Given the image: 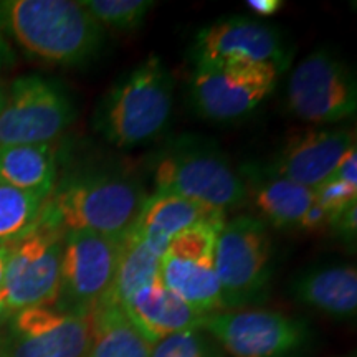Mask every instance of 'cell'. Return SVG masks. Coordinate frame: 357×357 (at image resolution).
I'll return each instance as SVG.
<instances>
[{
  "label": "cell",
  "mask_w": 357,
  "mask_h": 357,
  "mask_svg": "<svg viewBox=\"0 0 357 357\" xmlns=\"http://www.w3.org/2000/svg\"><path fill=\"white\" fill-rule=\"evenodd\" d=\"M0 32L45 63L75 66L95 56L105 29L75 0H0Z\"/></svg>",
  "instance_id": "6da1fadb"
},
{
  "label": "cell",
  "mask_w": 357,
  "mask_h": 357,
  "mask_svg": "<svg viewBox=\"0 0 357 357\" xmlns=\"http://www.w3.org/2000/svg\"><path fill=\"white\" fill-rule=\"evenodd\" d=\"M144 187L119 172H89L65 182L45 200L40 223L66 231H93L124 238L139 222Z\"/></svg>",
  "instance_id": "7a4b0ae2"
},
{
  "label": "cell",
  "mask_w": 357,
  "mask_h": 357,
  "mask_svg": "<svg viewBox=\"0 0 357 357\" xmlns=\"http://www.w3.org/2000/svg\"><path fill=\"white\" fill-rule=\"evenodd\" d=\"M176 82L158 55H149L106 93L95 129L109 144L134 147L155 139L169 123Z\"/></svg>",
  "instance_id": "3957f363"
},
{
  "label": "cell",
  "mask_w": 357,
  "mask_h": 357,
  "mask_svg": "<svg viewBox=\"0 0 357 357\" xmlns=\"http://www.w3.org/2000/svg\"><path fill=\"white\" fill-rule=\"evenodd\" d=\"M158 194L181 195L229 212L248 202L240 172L220 147L197 136H181L159 151L153 162Z\"/></svg>",
  "instance_id": "277c9868"
},
{
  "label": "cell",
  "mask_w": 357,
  "mask_h": 357,
  "mask_svg": "<svg viewBox=\"0 0 357 357\" xmlns=\"http://www.w3.org/2000/svg\"><path fill=\"white\" fill-rule=\"evenodd\" d=\"M213 263L223 311L257 300L271 276V236L266 222L253 215L225 220L217 234Z\"/></svg>",
  "instance_id": "5b68a950"
},
{
  "label": "cell",
  "mask_w": 357,
  "mask_h": 357,
  "mask_svg": "<svg viewBox=\"0 0 357 357\" xmlns=\"http://www.w3.org/2000/svg\"><path fill=\"white\" fill-rule=\"evenodd\" d=\"M124 238L66 231L56 301L61 303L60 310L91 314L98 306L111 301Z\"/></svg>",
  "instance_id": "8992f818"
},
{
  "label": "cell",
  "mask_w": 357,
  "mask_h": 357,
  "mask_svg": "<svg viewBox=\"0 0 357 357\" xmlns=\"http://www.w3.org/2000/svg\"><path fill=\"white\" fill-rule=\"evenodd\" d=\"M63 238L61 230L38 223L32 234L12 245L2 289L8 314L56 305Z\"/></svg>",
  "instance_id": "52a82bcc"
},
{
  "label": "cell",
  "mask_w": 357,
  "mask_h": 357,
  "mask_svg": "<svg viewBox=\"0 0 357 357\" xmlns=\"http://www.w3.org/2000/svg\"><path fill=\"white\" fill-rule=\"evenodd\" d=\"M73 119V102L63 88L37 75L17 78L0 108V147L52 144Z\"/></svg>",
  "instance_id": "ba28073f"
},
{
  "label": "cell",
  "mask_w": 357,
  "mask_h": 357,
  "mask_svg": "<svg viewBox=\"0 0 357 357\" xmlns=\"http://www.w3.org/2000/svg\"><path fill=\"white\" fill-rule=\"evenodd\" d=\"M287 101L289 111L306 123H341L357 109L354 75L334 53L321 48L291 71Z\"/></svg>",
  "instance_id": "9c48e42d"
},
{
  "label": "cell",
  "mask_w": 357,
  "mask_h": 357,
  "mask_svg": "<svg viewBox=\"0 0 357 357\" xmlns=\"http://www.w3.org/2000/svg\"><path fill=\"white\" fill-rule=\"evenodd\" d=\"M281 70L270 63L199 65L190 79V100L212 121H234L255 111L278 83Z\"/></svg>",
  "instance_id": "30bf717a"
},
{
  "label": "cell",
  "mask_w": 357,
  "mask_h": 357,
  "mask_svg": "<svg viewBox=\"0 0 357 357\" xmlns=\"http://www.w3.org/2000/svg\"><path fill=\"white\" fill-rule=\"evenodd\" d=\"M200 328L231 357H284L306 341V326L276 311H217Z\"/></svg>",
  "instance_id": "8fae6325"
},
{
  "label": "cell",
  "mask_w": 357,
  "mask_h": 357,
  "mask_svg": "<svg viewBox=\"0 0 357 357\" xmlns=\"http://www.w3.org/2000/svg\"><path fill=\"white\" fill-rule=\"evenodd\" d=\"M194 65L270 63L283 71L288 52L275 26L247 17H229L204 26L192 45Z\"/></svg>",
  "instance_id": "7c38bea8"
},
{
  "label": "cell",
  "mask_w": 357,
  "mask_h": 357,
  "mask_svg": "<svg viewBox=\"0 0 357 357\" xmlns=\"http://www.w3.org/2000/svg\"><path fill=\"white\" fill-rule=\"evenodd\" d=\"M0 357H88L91 314L53 307L15 312Z\"/></svg>",
  "instance_id": "4fadbf2b"
},
{
  "label": "cell",
  "mask_w": 357,
  "mask_h": 357,
  "mask_svg": "<svg viewBox=\"0 0 357 357\" xmlns=\"http://www.w3.org/2000/svg\"><path fill=\"white\" fill-rule=\"evenodd\" d=\"M352 147H356L352 129H306L288 137L270 167L296 184L314 189L333 176Z\"/></svg>",
  "instance_id": "5bb4252c"
},
{
  "label": "cell",
  "mask_w": 357,
  "mask_h": 357,
  "mask_svg": "<svg viewBox=\"0 0 357 357\" xmlns=\"http://www.w3.org/2000/svg\"><path fill=\"white\" fill-rule=\"evenodd\" d=\"M119 307L151 344L171 334L200 328L205 318L164 287L160 278L137 289Z\"/></svg>",
  "instance_id": "9a60e30c"
},
{
  "label": "cell",
  "mask_w": 357,
  "mask_h": 357,
  "mask_svg": "<svg viewBox=\"0 0 357 357\" xmlns=\"http://www.w3.org/2000/svg\"><path fill=\"white\" fill-rule=\"evenodd\" d=\"M248 200L261 215L280 229L298 227L301 217L314 204V192L276 174L270 166L247 164L240 172Z\"/></svg>",
  "instance_id": "2e32d148"
},
{
  "label": "cell",
  "mask_w": 357,
  "mask_h": 357,
  "mask_svg": "<svg viewBox=\"0 0 357 357\" xmlns=\"http://www.w3.org/2000/svg\"><path fill=\"white\" fill-rule=\"evenodd\" d=\"M213 255L182 258L166 253L160 260L159 276L164 287L204 316L223 311Z\"/></svg>",
  "instance_id": "e0dca14e"
},
{
  "label": "cell",
  "mask_w": 357,
  "mask_h": 357,
  "mask_svg": "<svg viewBox=\"0 0 357 357\" xmlns=\"http://www.w3.org/2000/svg\"><path fill=\"white\" fill-rule=\"evenodd\" d=\"M293 294L303 305L334 318H351L357 310V271L352 265L321 266L298 276Z\"/></svg>",
  "instance_id": "ac0fdd59"
},
{
  "label": "cell",
  "mask_w": 357,
  "mask_h": 357,
  "mask_svg": "<svg viewBox=\"0 0 357 357\" xmlns=\"http://www.w3.org/2000/svg\"><path fill=\"white\" fill-rule=\"evenodd\" d=\"M225 220V212L217 211L208 205L181 197V195L154 192L146 200L136 229L144 234L172 240L182 231L195 229V227L207 225L220 230Z\"/></svg>",
  "instance_id": "d6986e66"
},
{
  "label": "cell",
  "mask_w": 357,
  "mask_h": 357,
  "mask_svg": "<svg viewBox=\"0 0 357 357\" xmlns=\"http://www.w3.org/2000/svg\"><path fill=\"white\" fill-rule=\"evenodd\" d=\"M56 178V155L52 144L0 147V181L15 189L48 199Z\"/></svg>",
  "instance_id": "ffe728a7"
},
{
  "label": "cell",
  "mask_w": 357,
  "mask_h": 357,
  "mask_svg": "<svg viewBox=\"0 0 357 357\" xmlns=\"http://www.w3.org/2000/svg\"><path fill=\"white\" fill-rule=\"evenodd\" d=\"M151 347L118 305L109 301L91 311L88 357H149Z\"/></svg>",
  "instance_id": "44dd1931"
},
{
  "label": "cell",
  "mask_w": 357,
  "mask_h": 357,
  "mask_svg": "<svg viewBox=\"0 0 357 357\" xmlns=\"http://www.w3.org/2000/svg\"><path fill=\"white\" fill-rule=\"evenodd\" d=\"M160 260L162 258L155 255L153 250L144 243L139 234L132 230L124 238L111 303L123 306L137 289L159 280Z\"/></svg>",
  "instance_id": "7402d4cb"
},
{
  "label": "cell",
  "mask_w": 357,
  "mask_h": 357,
  "mask_svg": "<svg viewBox=\"0 0 357 357\" xmlns=\"http://www.w3.org/2000/svg\"><path fill=\"white\" fill-rule=\"evenodd\" d=\"M45 200L0 181V248L12 247L37 229Z\"/></svg>",
  "instance_id": "603a6c76"
},
{
  "label": "cell",
  "mask_w": 357,
  "mask_h": 357,
  "mask_svg": "<svg viewBox=\"0 0 357 357\" xmlns=\"http://www.w3.org/2000/svg\"><path fill=\"white\" fill-rule=\"evenodd\" d=\"M102 29L131 32L144 24L155 6L151 0H79Z\"/></svg>",
  "instance_id": "cb8c5ba5"
},
{
  "label": "cell",
  "mask_w": 357,
  "mask_h": 357,
  "mask_svg": "<svg viewBox=\"0 0 357 357\" xmlns=\"http://www.w3.org/2000/svg\"><path fill=\"white\" fill-rule=\"evenodd\" d=\"M149 357H223V352L207 331L192 328L154 342Z\"/></svg>",
  "instance_id": "d4e9b609"
},
{
  "label": "cell",
  "mask_w": 357,
  "mask_h": 357,
  "mask_svg": "<svg viewBox=\"0 0 357 357\" xmlns=\"http://www.w3.org/2000/svg\"><path fill=\"white\" fill-rule=\"evenodd\" d=\"M312 192H314V204L328 211L331 217L344 211L347 205L357 202V187L347 185L334 177L326 178Z\"/></svg>",
  "instance_id": "484cf974"
},
{
  "label": "cell",
  "mask_w": 357,
  "mask_h": 357,
  "mask_svg": "<svg viewBox=\"0 0 357 357\" xmlns=\"http://www.w3.org/2000/svg\"><path fill=\"white\" fill-rule=\"evenodd\" d=\"M329 227H333L337 231L339 236L351 242L356 238V229H357V202L347 205L344 211L336 213L331 218Z\"/></svg>",
  "instance_id": "4316f807"
},
{
  "label": "cell",
  "mask_w": 357,
  "mask_h": 357,
  "mask_svg": "<svg viewBox=\"0 0 357 357\" xmlns=\"http://www.w3.org/2000/svg\"><path fill=\"white\" fill-rule=\"evenodd\" d=\"M334 178L337 181L344 182V184L351 185V187H357V153H356V147L347 153L344 158H342L339 166L336 167V171L333 172Z\"/></svg>",
  "instance_id": "83f0119b"
},
{
  "label": "cell",
  "mask_w": 357,
  "mask_h": 357,
  "mask_svg": "<svg viewBox=\"0 0 357 357\" xmlns=\"http://www.w3.org/2000/svg\"><path fill=\"white\" fill-rule=\"evenodd\" d=\"M331 213L328 211H324L323 207H319L318 204H312L310 208L305 212V215L301 217L298 227L306 230H318L323 229V227H328L331 223Z\"/></svg>",
  "instance_id": "f1b7e54d"
},
{
  "label": "cell",
  "mask_w": 357,
  "mask_h": 357,
  "mask_svg": "<svg viewBox=\"0 0 357 357\" xmlns=\"http://www.w3.org/2000/svg\"><path fill=\"white\" fill-rule=\"evenodd\" d=\"M247 7L255 12L257 15L271 17L283 7V2L281 0H248Z\"/></svg>",
  "instance_id": "f546056e"
},
{
  "label": "cell",
  "mask_w": 357,
  "mask_h": 357,
  "mask_svg": "<svg viewBox=\"0 0 357 357\" xmlns=\"http://www.w3.org/2000/svg\"><path fill=\"white\" fill-rule=\"evenodd\" d=\"M15 61H17L15 52L12 50L10 45H8L7 40L3 38V35L0 33V70L15 65Z\"/></svg>",
  "instance_id": "4dcf8cb0"
},
{
  "label": "cell",
  "mask_w": 357,
  "mask_h": 357,
  "mask_svg": "<svg viewBox=\"0 0 357 357\" xmlns=\"http://www.w3.org/2000/svg\"><path fill=\"white\" fill-rule=\"evenodd\" d=\"M8 252H10V247L0 248V294H2L3 289V278H6V266L8 260Z\"/></svg>",
  "instance_id": "1f68e13d"
},
{
  "label": "cell",
  "mask_w": 357,
  "mask_h": 357,
  "mask_svg": "<svg viewBox=\"0 0 357 357\" xmlns=\"http://www.w3.org/2000/svg\"><path fill=\"white\" fill-rule=\"evenodd\" d=\"M7 314H8V311H7V307H6V303H3L2 294H0V321L6 318Z\"/></svg>",
  "instance_id": "d6a6232c"
},
{
  "label": "cell",
  "mask_w": 357,
  "mask_h": 357,
  "mask_svg": "<svg viewBox=\"0 0 357 357\" xmlns=\"http://www.w3.org/2000/svg\"><path fill=\"white\" fill-rule=\"evenodd\" d=\"M2 102H3V98H2V95H0V108H2Z\"/></svg>",
  "instance_id": "836d02e7"
}]
</instances>
